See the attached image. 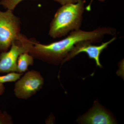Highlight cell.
Masks as SVG:
<instances>
[{
	"label": "cell",
	"instance_id": "obj_1",
	"mask_svg": "<svg viewBox=\"0 0 124 124\" xmlns=\"http://www.w3.org/2000/svg\"><path fill=\"white\" fill-rule=\"evenodd\" d=\"M63 39L48 45L34 42L28 53L33 58L54 65L62 64L71 51L79 43L89 41L93 44L101 42L106 35H116L115 28L109 27H99L93 31L80 29L72 31Z\"/></svg>",
	"mask_w": 124,
	"mask_h": 124
},
{
	"label": "cell",
	"instance_id": "obj_2",
	"mask_svg": "<svg viewBox=\"0 0 124 124\" xmlns=\"http://www.w3.org/2000/svg\"><path fill=\"white\" fill-rule=\"evenodd\" d=\"M85 1L62 5L58 9L50 23L49 35L53 38L66 36L72 31L79 30L83 20Z\"/></svg>",
	"mask_w": 124,
	"mask_h": 124
},
{
	"label": "cell",
	"instance_id": "obj_3",
	"mask_svg": "<svg viewBox=\"0 0 124 124\" xmlns=\"http://www.w3.org/2000/svg\"><path fill=\"white\" fill-rule=\"evenodd\" d=\"M7 9L0 11V52L8 51L13 41L17 40L20 34L19 18Z\"/></svg>",
	"mask_w": 124,
	"mask_h": 124
},
{
	"label": "cell",
	"instance_id": "obj_4",
	"mask_svg": "<svg viewBox=\"0 0 124 124\" xmlns=\"http://www.w3.org/2000/svg\"><path fill=\"white\" fill-rule=\"evenodd\" d=\"M34 42L20 34L18 39L13 42L9 50L0 54V73L17 72L19 56L23 53H29Z\"/></svg>",
	"mask_w": 124,
	"mask_h": 124
},
{
	"label": "cell",
	"instance_id": "obj_5",
	"mask_svg": "<svg viewBox=\"0 0 124 124\" xmlns=\"http://www.w3.org/2000/svg\"><path fill=\"white\" fill-rule=\"evenodd\" d=\"M44 83V78L39 72L28 71L16 82L15 95L19 99H28L42 89Z\"/></svg>",
	"mask_w": 124,
	"mask_h": 124
},
{
	"label": "cell",
	"instance_id": "obj_6",
	"mask_svg": "<svg viewBox=\"0 0 124 124\" xmlns=\"http://www.w3.org/2000/svg\"><path fill=\"white\" fill-rule=\"evenodd\" d=\"M77 122L85 124H116L115 117L110 112L100 104L97 100L88 112L78 117Z\"/></svg>",
	"mask_w": 124,
	"mask_h": 124
},
{
	"label": "cell",
	"instance_id": "obj_7",
	"mask_svg": "<svg viewBox=\"0 0 124 124\" xmlns=\"http://www.w3.org/2000/svg\"><path fill=\"white\" fill-rule=\"evenodd\" d=\"M116 39L115 36L108 41L102 42L100 45H94L89 41H84L78 44L73 49L65 60L64 63L73 58L80 53H85L88 55L89 58L95 61L96 65L102 68V65L100 62V57L102 52L106 49L109 44Z\"/></svg>",
	"mask_w": 124,
	"mask_h": 124
},
{
	"label": "cell",
	"instance_id": "obj_8",
	"mask_svg": "<svg viewBox=\"0 0 124 124\" xmlns=\"http://www.w3.org/2000/svg\"><path fill=\"white\" fill-rule=\"evenodd\" d=\"M34 62V58L28 53L20 54L17 61V72L23 73L28 70V67L32 66Z\"/></svg>",
	"mask_w": 124,
	"mask_h": 124
},
{
	"label": "cell",
	"instance_id": "obj_9",
	"mask_svg": "<svg viewBox=\"0 0 124 124\" xmlns=\"http://www.w3.org/2000/svg\"><path fill=\"white\" fill-rule=\"evenodd\" d=\"M23 75V73L11 72L5 75L0 76V83L14 82L17 81Z\"/></svg>",
	"mask_w": 124,
	"mask_h": 124
},
{
	"label": "cell",
	"instance_id": "obj_10",
	"mask_svg": "<svg viewBox=\"0 0 124 124\" xmlns=\"http://www.w3.org/2000/svg\"><path fill=\"white\" fill-rule=\"evenodd\" d=\"M23 0H1L0 4L7 9L13 11L17 5Z\"/></svg>",
	"mask_w": 124,
	"mask_h": 124
},
{
	"label": "cell",
	"instance_id": "obj_11",
	"mask_svg": "<svg viewBox=\"0 0 124 124\" xmlns=\"http://www.w3.org/2000/svg\"><path fill=\"white\" fill-rule=\"evenodd\" d=\"M13 124V119L6 112L0 110V124Z\"/></svg>",
	"mask_w": 124,
	"mask_h": 124
},
{
	"label": "cell",
	"instance_id": "obj_12",
	"mask_svg": "<svg viewBox=\"0 0 124 124\" xmlns=\"http://www.w3.org/2000/svg\"><path fill=\"white\" fill-rule=\"evenodd\" d=\"M57 2L62 5L68 4H76L81 0H53Z\"/></svg>",
	"mask_w": 124,
	"mask_h": 124
},
{
	"label": "cell",
	"instance_id": "obj_13",
	"mask_svg": "<svg viewBox=\"0 0 124 124\" xmlns=\"http://www.w3.org/2000/svg\"><path fill=\"white\" fill-rule=\"evenodd\" d=\"M5 88L3 84L0 83V95H2L5 92Z\"/></svg>",
	"mask_w": 124,
	"mask_h": 124
},
{
	"label": "cell",
	"instance_id": "obj_14",
	"mask_svg": "<svg viewBox=\"0 0 124 124\" xmlns=\"http://www.w3.org/2000/svg\"></svg>",
	"mask_w": 124,
	"mask_h": 124
}]
</instances>
